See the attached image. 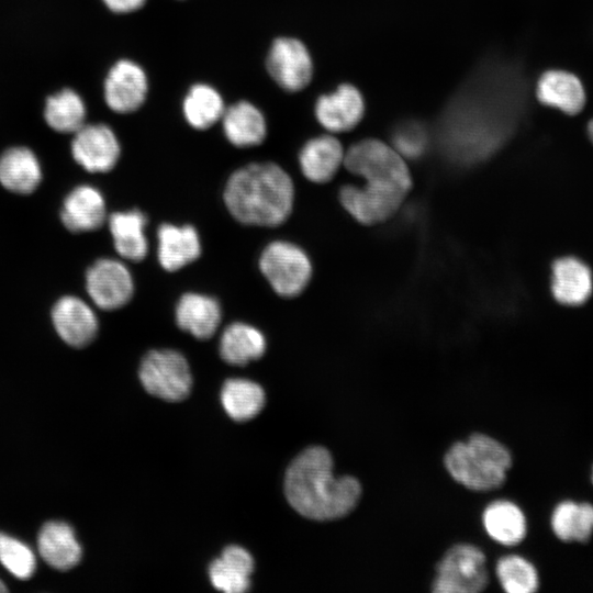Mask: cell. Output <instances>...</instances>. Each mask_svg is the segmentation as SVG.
<instances>
[{"instance_id":"6da1fadb","label":"cell","mask_w":593,"mask_h":593,"mask_svg":"<svg viewBox=\"0 0 593 593\" xmlns=\"http://www.w3.org/2000/svg\"><path fill=\"white\" fill-rule=\"evenodd\" d=\"M344 164L363 180L361 186L348 184L339 192L343 206L360 223L376 224L393 215L411 189L403 157L381 141L354 144L345 153Z\"/></svg>"},{"instance_id":"7a4b0ae2","label":"cell","mask_w":593,"mask_h":593,"mask_svg":"<svg viewBox=\"0 0 593 593\" xmlns=\"http://www.w3.org/2000/svg\"><path fill=\"white\" fill-rule=\"evenodd\" d=\"M284 493L289 504L302 516L331 521L346 516L357 506L361 485L354 477H335L329 451L313 446L290 463Z\"/></svg>"},{"instance_id":"3957f363","label":"cell","mask_w":593,"mask_h":593,"mask_svg":"<svg viewBox=\"0 0 593 593\" xmlns=\"http://www.w3.org/2000/svg\"><path fill=\"white\" fill-rule=\"evenodd\" d=\"M294 187L289 175L273 163L250 164L227 180L224 202L238 222L278 226L290 215Z\"/></svg>"},{"instance_id":"277c9868","label":"cell","mask_w":593,"mask_h":593,"mask_svg":"<svg viewBox=\"0 0 593 593\" xmlns=\"http://www.w3.org/2000/svg\"><path fill=\"white\" fill-rule=\"evenodd\" d=\"M444 463L449 474L463 486L491 491L504 483L512 456L496 439L473 434L467 441L454 444L446 452Z\"/></svg>"},{"instance_id":"5b68a950","label":"cell","mask_w":593,"mask_h":593,"mask_svg":"<svg viewBox=\"0 0 593 593\" xmlns=\"http://www.w3.org/2000/svg\"><path fill=\"white\" fill-rule=\"evenodd\" d=\"M138 376L149 394L169 402L184 400L192 387L187 359L172 349L148 351L142 359Z\"/></svg>"},{"instance_id":"8992f818","label":"cell","mask_w":593,"mask_h":593,"mask_svg":"<svg viewBox=\"0 0 593 593\" xmlns=\"http://www.w3.org/2000/svg\"><path fill=\"white\" fill-rule=\"evenodd\" d=\"M489 575L485 556L469 544L452 546L436 567L433 591L436 593H477L485 589Z\"/></svg>"},{"instance_id":"52a82bcc","label":"cell","mask_w":593,"mask_h":593,"mask_svg":"<svg viewBox=\"0 0 593 593\" xmlns=\"http://www.w3.org/2000/svg\"><path fill=\"white\" fill-rule=\"evenodd\" d=\"M259 268L275 292L284 298L299 295L307 286L312 266L296 245L277 240L261 253Z\"/></svg>"},{"instance_id":"ba28073f","label":"cell","mask_w":593,"mask_h":593,"mask_svg":"<svg viewBox=\"0 0 593 593\" xmlns=\"http://www.w3.org/2000/svg\"><path fill=\"white\" fill-rule=\"evenodd\" d=\"M271 78L284 90L295 92L305 88L313 75V65L306 47L295 38H277L267 56Z\"/></svg>"},{"instance_id":"9c48e42d","label":"cell","mask_w":593,"mask_h":593,"mask_svg":"<svg viewBox=\"0 0 593 593\" xmlns=\"http://www.w3.org/2000/svg\"><path fill=\"white\" fill-rule=\"evenodd\" d=\"M87 291L92 301L103 310H115L125 305L134 292L133 278L119 260L102 258L87 271Z\"/></svg>"},{"instance_id":"30bf717a","label":"cell","mask_w":593,"mask_h":593,"mask_svg":"<svg viewBox=\"0 0 593 593\" xmlns=\"http://www.w3.org/2000/svg\"><path fill=\"white\" fill-rule=\"evenodd\" d=\"M75 160L90 172L110 171L120 157V144L113 131L103 124L82 125L71 144Z\"/></svg>"},{"instance_id":"8fae6325","label":"cell","mask_w":593,"mask_h":593,"mask_svg":"<svg viewBox=\"0 0 593 593\" xmlns=\"http://www.w3.org/2000/svg\"><path fill=\"white\" fill-rule=\"evenodd\" d=\"M146 93L147 78L137 64L124 59L110 69L104 98L112 111L123 114L136 111L145 101Z\"/></svg>"},{"instance_id":"7c38bea8","label":"cell","mask_w":593,"mask_h":593,"mask_svg":"<svg viewBox=\"0 0 593 593\" xmlns=\"http://www.w3.org/2000/svg\"><path fill=\"white\" fill-rule=\"evenodd\" d=\"M593 292V273L590 266L579 257L562 256L552 262L551 293L566 306H580Z\"/></svg>"},{"instance_id":"4fadbf2b","label":"cell","mask_w":593,"mask_h":593,"mask_svg":"<svg viewBox=\"0 0 593 593\" xmlns=\"http://www.w3.org/2000/svg\"><path fill=\"white\" fill-rule=\"evenodd\" d=\"M52 316L60 338L72 347H85L97 335L96 314L87 303L76 296L59 299L53 307Z\"/></svg>"},{"instance_id":"5bb4252c","label":"cell","mask_w":593,"mask_h":593,"mask_svg":"<svg viewBox=\"0 0 593 593\" xmlns=\"http://www.w3.org/2000/svg\"><path fill=\"white\" fill-rule=\"evenodd\" d=\"M363 111L362 97L350 85H342L335 92L322 96L315 105L316 119L333 133L354 128L360 122Z\"/></svg>"},{"instance_id":"9a60e30c","label":"cell","mask_w":593,"mask_h":593,"mask_svg":"<svg viewBox=\"0 0 593 593\" xmlns=\"http://www.w3.org/2000/svg\"><path fill=\"white\" fill-rule=\"evenodd\" d=\"M536 96L540 103L568 115L580 113L586 102L585 89L580 78L562 69L545 71L538 79Z\"/></svg>"},{"instance_id":"2e32d148","label":"cell","mask_w":593,"mask_h":593,"mask_svg":"<svg viewBox=\"0 0 593 593\" xmlns=\"http://www.w3.org/2000/svg\"><path fill=\"white\" fill-rule=\"evenodd\" d=\"M158 259L167 271H176L199 258L201 243L191 225L177 226L169 223L160 225L157 232Z\"/></svg>"},{"instance_id":"e0dca14e","label":"cell","mask_w":593,"mask_h":593,"mask_svg":"<svg viewBox=\"0 0 593 593\" xmlns=\"http://www.w3.org/2000/svg\"><path fill=\"white\" fill-rule=\"evenodd\" d=\"M64 225L71 232H91L104 223L105 203L100 191L91 186L75 188L65 199L60 213Z\"/></svg>"},{"instance_id":"ac0fdd59","label":"cell","mask_w":593,"mask_h":593,"mask_svg":"<svg viewBox=\"0 0 593 593\" xmlns=\"http://www.w3.org/2000/svg\"><path fill=\"white\" fill-rule=\"evenodd\" d=\"M37 546L46 563L60 571L74 568L81 559V547L75 532L65 522L52 521L43 525Z\"/></svg>"},{"instance_id":"d6986e66","label":"cell","mask_w":593,"mask_h":593,"mask_svg":"<svg viewBox=\"0 0 593 593\" xmlns=\"http://www.w3.org/2000/svg\"><path fill=\"white\" fill-rule=\"evenodd\" d=\"M221 316L219 302L200 293L183 294L176 307V322L179 328L198 339L212 337L217 331Z\"/></svg>"},{"instance_id":"ffe728a7","label":"cell","mask_w":593,"mask_h":593,"mask_svg":"<svg viewBox=\"0 0 593 593\" xmlns=\"http://www.w3.org/2000/svg\"><path fill=\"white\" fill-rule=\"evenodd\" d=\"M254 567V559L246 549L228 546L209 567L211 583L225 593H243L250 586Z\"/></svg>"},{"instance_id":"44dd1931","label":"cell","mask_w":593,"mask_h":593,"mask_svg":"<svg viewBox=\"0 0 593 593\" xmlns=\"http://www.w3.org/2000/svg\"><path fill=\"white\" fill-rule=\"evenodd\" d=\"M345 153L337 138L322 135L310 139L301 149L299 160L303 175L311 181H329L342 164Z\"/></svg>"},{"instance_id":"7402d4cb","label":"cell","mask_w":593,"mask_h":593,"mask_svg":"<svg viewBox=\"0 0 593 593\" xmlns=\"http://www.w3.org/2000/svg\"><path fill=\"white\" fill-rule=\"evenodd\" d=\"M147 220L138 210L115 212L109 219V228L119 255L131 261H142L148 250L145 227Z\"/></svg>"},{"instance_id":"603a6c76","label":"cell","mask_w":593,"mask_h":593,"mask_svg":"<svg viewBox=\"0 0 593 593\" xmlns=\"http://www.w3.org/2000/svg\"><path fill=\"white\" fill-rule=\"evenodd\" d=\"M42 179L41 166L34 153L26 147H12L0 157V182L15 193L27 194Z\"/></svg>"},{"instance_id":"cb8c5ba5","label":"cell","mask_w":593,"mask_h":593,"mask_svg":"<svg viewBox=\"0 0 593 593\" xmlns=\"http://www.w3.org/2000/svg\"><path fill=\"white\" fill-rule=\"evenodd\" d=\"M222 121L224 134L234 146H256L265 139L266 122L264 115L247 101H240L226 109Z\"/></svg>"},{"instance_id":"d4e9b609","label":"cell","mask_w":593,"mask_h":593,"mask_svg":"<svg viewBox=\"0 0 593 593\" xmlns=\"http://www.w3.org/2000/svg\"><path fill=\"white\" fill-rule=\"evenodd\" d=\"M266 350V339L256 327L237 322L228 325L222 333L220 355L233 366H244L259 359Z\"/></svg>"},{"instance_id":"484cf974","label":"cell","mask_w":593,"mask_h":593,"mask_svg":"<svg viewBox=\"0 0 593 593\" xmlns=\"http://www.w3.org/2000/svg\"><path fill=\"white\" fill-rule=\"evenodd\" d=\"M483 525L491 538L505 546L517 545L527 532L524 513L510 501H495L488 505L483 512Z\"/></svg>"},{"instance_id":"4316f807","label":"cell","mask_w":593,"mask_h":593,"mask_svg":"<svg viewBox=\"0 0 593 593\" xmlns=\"http://www.w3.org/2000/svg\"><path fill=\"white\" fill-rule=\"evenodd\" d=\"M221 402L232 419L246 422L257 416L262 410L265 405V392L254 381L228 379L222 387Z\"/></svg>"},{"instance_id":"83f0119b","label":"cell","mask_w":593,"mask_h":593,"mask_svg":"<svg viewBox=\"0 0 593 593\" xmlns=\"http://www.w3.org/2000/svg\"><path fill=\"white\" fill-rule=\"evenodd\" d=\"M555 535L563 541H588L593 534V505L564 501L551 516Z\"/></svg>"},{"instance_id":"f1b7e54d","label":"cell","mask_w":593,"mask_h":593,"mask_svg":"<svg viewBox=\"0 0 593 593\" xmlns=\"http://www.w3.org/2000/svg\"><path fill=\"white\" fill-rule=\"evenodd\" d=\"M224 111L219 92L204 83L192 86L183 101L184 118L198 130H206L214 125L222 119Z\"/></svg>"},{"instance_id":"f546056e","label":"cell","mask_w":593,"mask_h":593,"mask_svg":"<svg viewBox=\"0 0 593 593\" xmlns=\"http://www.w3.org/2000/svg\"><path fill=\"white\" fill-rule=\"evenodd\" d=\"M44 115L53 130L76 133L85 125L86 107L75 91L65 89L47 99Z\"/></svg>"},{"instance_id":"4dcf8cb0","label":"cell","mask_w":593,"mask_h":593,"mask_svg":"<svg viewBox=\"0 0 593 593\" xmlns=\"http://www.w3.org/2000/svg\"><path fill=\"white\" fill-rule=\"evenodd\" d=\"M496 575L508 593H532L538 589V574L535 567L519 556H506L496 564Z\"/></svg>"},{"instance_id":"1f68e13d","label":"cell","mask_w":593,"mask_h":593,"mask_svg":"<svg viewBox=\"0 0 593 593\" xmlns=\"http://www.w3.org/2000/svg\"><path fill=\"white\" fill-rule=\"evenodd\" d=\"M0 563L15 578L26 580L36 569L32 549L23 541L0 533Z\"/></svg>"},{"instance_id":"d6a6232c","label":"cell","mask_w":593,"mask_h":593,"mask_svg":"<svg viewBox=\"0 0 593 593\" xmlns=\"http://www.w3.org/2000/svg\"><path fill=\"white\" fill-rule=\"evenodd\" d=\"M393 147L402 157H418L426 147V134L414 124L402 126L394 134Z\"/></svg>"},{"instance_id":"836d02e7","label":"cell","mask_w":593,"mask_h":593,"mask_svg":"<svg viewBox=\"0 0 593 593\" xmlns=\"http://www.w3.org/2000/svg\"><path fill=\"white\" fill-rule=\"evenodd\" d=\"M146 0H103L105 5L115 13H128L138 10Z\"/></svg>"},{"instance_id":"e575fe53","label":"cell","mask_w":593,"mask_h":593,"mask_svg":"<svg viewBox=\"0 0 593 593\" xmlns=\"http://www.w3.org/2000/svg\"><path fill=\"white\" fill-rule=\"evenodd\" d=\"M588 135H589L590 141L593 144V119L588 124Z\"/></svg>"},{"instance_id":"d590c367","label":"cell","mask_w":593,"mask_h":593,"mask_svg":"<svg viewBox=\"0 0 593 593\" xmlns=\"http://www.w3.org/2000/svg\"><path fill=\"white\" fill-rule=\"evenodd\" d=\"M5 591H7V588L4 583L0 580V593L5 592Z\"/></svg>"},{"instance_id":"8d00e7d4","label":"cell","mask_w":593,"mask_h":593,"mask_svg":"<svg viewBox=\"0 0 593 593\" xmlns=\"http://www.w3.org/2000/svg\"><path fill=\"white\" fill-rule=\"evenodd\" d=\"M592 482H593V469H592Z\"/></svg>"}]
</instances>
